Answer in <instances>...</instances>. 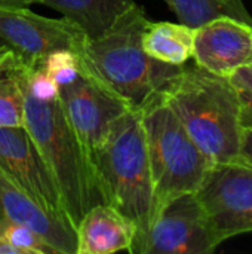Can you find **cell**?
I'll list each match as a JSON object with an SVG mask.
<instances>
[{
    "label": "cell",
    "instance_id": "cell-14",
    "mask_svg": "<svg viewBox=\"0 0 252 254\" xmlns=\"http://www.w3.org/2000/svg\"><path fill=\"white\" fill-rule=\"evenodd\" d=\"M195 33V27L183 22L149 21L143 33V48L149 57L159 63L184 65L193 58Z\"/></svg>",
    "mask_w": 252,
    "mask_h": 254
},
{
    "label": "cell",
    "instance_id": "cell-4",
    "mask_svg": "<svg viewBox=\"0 0 252 254\" xmlns=\"http://www.w3.org/2000/svg\"><path fill=\"white\" fill-rule=\"evenodd\" d=\"M24 128L46 161L61 192L65 213L76 229L91 207L104 202L86 147L68 124L58 98L39 101L27 89Z\"/></svg>",
    "mask_w": 252,
    "mask_h": 254
},
{
    "label": "cell",
    "instance_id": "cell-1",
    "mask_svg": "<svg viewBox=\"0 0 252 254\" xmlns=\"http://www.w3.org/2000/svg\"><path fill=\"white\" fill-rule=\"evenodd\" d=\"M149 21L146 10L134 3L105 31L85 36L76 51L80 67L134 109L160 94L181 68L146 54L143 33Z\"/></svg>",
    "mask_w": 252,
    "mask_h": 254
},
{
    "label": "cell",
    "instance_id": "cell-5",
    "mask_svg": "<svg viewBox=\"0 0 252 254\" xmlns=\"http://www.w3.org/2000/svg\"><path fill=\"white\" fill-rule=\"evenodd\" d=\"M140 112L153 179L154 216L169 199L198 192L212 162L192 140L162 92L143 106Z\"/></svg>",
    "mask_w": 252,
    "mask_h": 254
},
{
    "label": "cell",
    "instance_id": "cell-6",
    "mask_svg": "<svg viewBox=\"0 0 252 254\" xmlns=\"http://www.w3.org/2000/svg\"><path fill=\"white\" fill-rule=\"evenodd\" d=\"M218 246L196 192H189L169 199L154 213L131 253L211 254Z\"/></svg>",
    "mask_w": 252,
    "mask_h": 254
},
{
    "label": "cell",
    "instance_id": "cell-12",
    "mask_svg": "<svg viewBox=\"0 0 252 254\" xmlns=\"http://www.w3.org/2000/svg\"><path fill=\"white\" fill-rule=\"evenodd\" d=\"M0 222H16L37 232L56 254H76V229L37 204L0 167Z\"/></svg>",
    "mask_w": 252,
    "mask_h": 254
},
{
    "label": "cell",
    "instance_id": "cell-9",
    "mask_svg": "<svg viewBox=\"0 0 252 254\" xmlns=\"http://www.w3.org/2000/svg\"><path fill=\"white\" fill-rule=\"evenodd\" d=\"M58 101L89 156L111 124L120 115L134 109L82 67L74 82L59 88Z\"/></svg>",
    "mask_w": 252,
    "mask_h": 254
},
{
    "label": "cell",
    "instance_id": "cell-16",
    "mask_svg": "<svg viewBox=\"0 0 252 254\" xmlns=\"http://www.w3.org/2000/svg\"><path fill=\"white\" fill-rule=\"evenodd\" d=\"M165 3L178 16L180 22L195 28L221 15L252 25V16L247 9H238L218 0H165Z\"/></svg>",
    "mask_w": 252,
    "mask_h": 254
},
{
    "label": "cell",
    "instance_id": "cell-19",
    "mask_svg": "<svg viewBox=\"0 0 252 254\" xmlns=\"http://www.w3.org/2000/svg\"><path fill=\"white\" fill-rule=\"evenodd\" d=\"M39 65L48 71V74L56 82L58 88L70 85L80 73L77 54L67 48L50 51L40 60Z\"/></svg>",
    "mask_w": 252,
    "mask_h": 254
},
{
    "label": "cell",
    "instance_id": "cell-8",
    "mask_svg": "<svg viewBox=\"0 0 252 254\" xmlns=\"http://www.w3.org/2000/svg\"><path fill=\"white\" fill-rule=\"evenodd\" d=\"M85 33L67 18H49L28 6L0 7V40L12 48L28 67H37L40 60L53 49H79Z\"/></svg>",
    "mask_w": 252,
    "mask_h": 254
},
{
    "label": "cell",
    "instance_id": "cell-23",
    "mask_svg": "<svg viewBox=\"0 0 252 254\" xmlns=\"http://www.w3.org/2000/svg\"><path fill=\"white\" fill-rule=\"evenodd\" d=\"M239 158L252 164V127H244Z\"/></svg>",
    "mask_w": 252,
    "mask_h": 254
},
{
    "label": "cell",
    "instance_id": "cell-21",
    "mask_svg": "<svg viewBox=\"0 0 252 254\" xmlns=\"http://www.w3.org/2000/svg\"><path fill=\"white\" fill-rule=\"evenodd\" d=\"M229 79L238 89L242 100H252V64L238 68Z\"/></svg>",
    "mask_w": 252,
    "mask_h": 254
},
{
    "label": "cell",
    "instance_id": "cell-25",
    "mask_svg": "<svg viewBox=\"0 0 252 254\" xmlns=\"http://www.w3.org/2000/svg\"><path fill=\"white\" fill-rule=\"evenodd\" d=\"M39 0H0V7H18V6H30L37 3Z\"/></svg>",
    "mask_w": 252,
    "mask_h": 254
},
{
    "label": "cell",
    "instance_id": "cell-18",
    "mask_svg": "<svg viewBox=\"0 0 252 254\" xmlns=\"http://www.w3.org/2000/svg\"><path fill=\"white\" fill-rule=\"evenodd\" d=\"M0 238L21 254H56L55 250L31 228L16 222H0Z\"/></svg>",
    "mask_w": 252,
    "mask_h": 254
},
{
    "label": "cell",
    "instance_id": "cell-26",
    "mask_svg": "<svg viewBox=\"0 0 252 254\" xmlns=\"http://www.w3.org/2000/svg\"><path fill=\"white\" fill-rule=\"evenodd\" d=\"M0 254H21L18 249H15L13 246H10L7 241L0 238Z\"/></svg>",
    "mask_w": 252,
    "mask_h": 254
},
{
    "label": "cell",
    "instance_id": "cell-2",
    "mask_svg": "<svg viewBox=\"0 0 252 254\" xmlns=\"http://www.w3.org/2000/svg\"><path fill=\"white\" fill-rule=\"evenodd\" d=\"M162 95L212 164L239 158L244 100L229 77L184 64Z\"/></svg>",
    "mask_w": 252,
    "mask_h": 254
},
{
    "label": "cell",
    "instance_id": "cell-13",
    "mask_svg": "<svg viewBox=\"0 0 252 254\" xmlns=\"http://www.w3.org/2000/svg\"><path fill=\"white\" fill-rule=\"evenodd\" d=\"M135 235L131 219L108 204H97L76 225V254L131 253Z\"/></svg>",
    "mask_w": 252,
    "mask_h": 254
},
{
    "label": "cell",
    "instance_id": "cell-20",
    "mask_svg": "<svg viewBox=\"0 0 252 254\" xmlns=\"http://www.w3.org/2000/svg\"><path fill=\"white\" fill-rule=\"evenodd\" d=\"M25 89L39 101H53L59 94L56 82L40 65L25 67Z\"/></svg>",
    "mask_w": 252,
    "mask_h": 254
},
{
    "label": "cell",
    "instance_id": "cell-17",
    "mask_svg": "<svg viewBox=\"0 0 252 254\" xmlns=\"http://www.w3.org/2000/svg\"><path fill=\"white\" fill-rule=\"evenodd\" d=\"M25 67L0 76V128L24 127Z\"/></svg>",
    "mask_w": 252,
    "mask_h": 254
},
{
    "label": "cell",
    "instance_id": "cell-10",
    "mask_svg": "<svg viewBox=\"0 0 252 254\" xmlns=\"http://www.w3.org/2000/svg\"><path fill=\"white\" fill-rule=\"evenodd\" d=\"M0 167L45 210L70 222L58 185L24 127L0 128Z\"/></svg>",
    "mask_w": 252,
    "mask_h": 254
},
{
    "label": "cell",
    "instance_id": "cell-22",
    "mask_svg": "<svg viewBox=\"0 0 252 254\" xmlns=\"http://www.w3.org/2000/svg\"><path fill=\"white\" fill-rule=\"evenodd\" d=\"M22 64H25L24 60L12 48L0 40V76L16 70Z\"/></svg>",
    "mask_w": 252,
    "mask_h": 254
},
{
    "label": "cell",
    "instance_id": "cell-24",
    "mask_svg": "<svg viewBox=\"0 0 252 254\" xmlns=\"http://www.w3.org/2000/svg\"><path fill=\"white\" fill-rule=\"evenodd\" d=\"M242 125L244 127H252V100H244Z\"/></svg>",
    "mask_w": 252,
    "mask_h": 254
},
{
    "label": "cell",
    "instance_id": "cell-7",
    "mask_svg": "<svg viewBox=\"0 0 252 254\" xmlns=\"http://www.w3.org/2000/svg\"><path fill=\"white\" fill-rule=\"evenodd\" d=\"M196 195L220 244L252 232V164L241 158L212 164Z\"/></svg>",
    "mask_w": 252,
    "mask_h": 254
},
{
    "label": "cell",
    "instance_id": "cell-11",
    "mask_svg": "<svg viewBox=\"0 0 252 254\" xmlns=\"http://www.w3.org/2000/svg\"><path fill=\"white\" fill-rule=\"evenodd\" d=\"M193 60L196 65L230 77L252 64V25L232 16H217L196 28Z\"/></svg>",
    "mask_w": 252,
    "mask_h": 254
},
{
    "label": "cell",
    "instance_id": "cell-27",
    "mask_svg": "<svg viewBox=\"0 0 252 254\" xmlns=\"http://www.w3.org/2000/svg\"><path fill=\"white\" fill-rule=\"evenodd\" d=\"M218 1H221V3H224V4L235 6V7H238V9H247V7L244 6L242 0H218Z\"/></svg>",
    "mask_w": 252,
    "mask_h": 254
},
{
    "label": "cell",
    "instance_id": "cell-3",
    "mask_svg": "<svg viewBox=\"0 0 252 254\" xmlns=\"http://www.w3.org/2000/svg\"><path fill=\"white\" fill-rule=\"evenodd\" d=\"M101 196L137 226L134 243L153 217L154 189L140 109H129L110 127L91 153Z\"/></svg>",
    "mask_w": 252,
    "mask_h": 254
},
{
    "label": "cell",
    "instance_id": "cell-15",
    "mask_svg": "<svg viewBox=\"0 0 252 254\" xmlns=\"http://www.w3.org/2000/svg\"><path fill=\"white\" fill-rule=\"evenodd\" d=\"M39 4L59 12L82 28L86 37H95L105 31L134 0H39Z\"/></svg>",
    "mask_w": 252,
    "mask_h": 254
}]
</instances>
